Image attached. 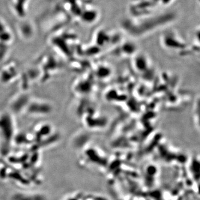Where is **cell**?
Here are the masks:
<instances>
[{
    "label": "cell",
    "mask_w": 200,
    "mask_h": 200,
    "mask_svg": "<svg viewBox=\"0 0 200 200\" xmlns=\"http://www.w3.org/2000/svg\"><path fill=\"white\" fill-rule=\"evenodd\" d=\"M163 1V3H165V4H167V3H169V2H170V1H172V0H162Z\"/></svg>",
    "instance_id": "obj_1"
}]
</instances>
